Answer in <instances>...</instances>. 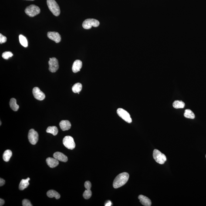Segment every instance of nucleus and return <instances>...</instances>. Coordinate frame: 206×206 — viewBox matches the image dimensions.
Wrapping results in <instances>:
<instances>
[{
    "instance_id": "obj_1",
    "label": "nucleus",
    "mask_w": 206,
    "mask_h": 206,
    "mask_svg": "<svg viewBox=\"0 0 206 206\" xmlns=\"http://www.w3.org/2000/svg\"><path fill=\"white\" fill-rule=\"evenodd\" d=\"M129 178L128 173L126 172L120 173L116 177L113 181V187L117 189L122 187L127 182Z\"/></svg>"
},
{
    "instance_id": "obj_2",
    "label": "nucleus",
    "mask_w": 206,
    "mask_h": 206,
    "mask_svg": "<svg viewBox=\"0 0 206 206\" xmlns=\"http://www.w3.org/2000/svg\"><path fill=\"white\" fill-rule=\"evenodd\" d=\"M47 5L50 11L55 16H59L60 13V8L55 0H47Z\"/></svg>"
},
{
    "instance_id": "obj_3",
    "label": "nucleus",
    "mask_w": 206,
    "mask_h": 206,
    "mask_svg": "<svg viewBox=\"0 0 206 206\" xmlns=\"http://www.w3.org/2000/svg\"><path fill=\"white\" fill-rule=\"evenodd\" d=\"M153 158L159 164H163L167 161L166 156L157 149L153 150Z\"/></svg>"
},
{
    "instance_id": "obj_4",
    "label": "nucleus",
    "mask_w": 206,
    "mask_h": 206,
    "mask_svg": "<svg viewBox=\"0 0 206 206\" xmlns=\"http://www.w3.org/2000/svg\"><path fill=\"white\" fill-rule=\"evenodd\" d=\"M41 10L39 7L35 5H31L27 7L25 10V13L30 17H34L40 13Z\"/></svg>"
},
{
    "instance_id": "obj_5",
    "label": "nucleus",
    "mask_w": 206,
    "mask_h": 206,
    "mask_svg": "<svg viewBox=\"0 0 206 206\" xmlns=\"http://www.w3.org/2000/svg\"><path fill=\"white\" fill-rule=\"evenodd\" d=\"M100 23L97 20L94 19H88L82 23V27L85 29H90L92 26L97 27L99 26Z\"/></svg>"
},
{
    "instance_id": "obj_6",
    "label": "nucleus",
    "mask_w": 206,
    "mask_h": 206,
    "mask_svg": "<svg viewBox=\"0 0 206 206\" xmlns=\"http://www.w3.org/2000/svg\"><path fill=\"white\" fill-rule=\"evenodd\" d=\"M117 113L118 115L125 121L129 123H131L132 120L130 115L126 110L121 108H119L117 109Z\"/></svg>"
},
{
    "instance_id": "obj_7",
    "label": "nucleus",
    "mask_w": 206,
    "mask_h": 206,
    "mask_svg": "<svg viewBox=\"0 0 206 206\" xmlns=\"http://www.w3.org/2000/svg\"><path fill=\"white\" fill-rule=\"evenodd\" d=\"M63 143L65 147L70 150L75 149L76 146L73 138L70 136H65L63 139Z\"/></svg>"
},
{
    "instance_id": "obj_8",
    "label": "nucleus",
    "mask_w": 206,
    "mask_h": 206,
    "mask_svg": "<svg viewBox=\"0 0 206 206\" xmlns=\"http://www.w3.org/2000/svg\"><path fill=\"white\" fill-rule=\"evenodd\" d=\"M28 138L30 143L32 145H35L39 140V135L37 132L34 129H31L29 131L28 135Z\"/></svg>"
},
{
    "instance_id": "obj_9",
    "label": "nucleus",
    "mask_w": 206,
    "mask_h": 206,
    "mask_svg": "<svg viewBox=\"0 0 206 206\" xmlns=\"http://www.w3.org/2000/svg\"><path fill=\"white\" fill-rule=\"evenodd\" d=\"M49 70L52 73H55L59 69L58 60L55 57L50 58L49 61Z\"/></svg>"
},
{
    "instance_id": "obj_10",
    "label": "nucleus",
    "mask_w": 206,
    "mask_h": 206,
    "mask_svg": "<svg viewBox=\"0 0 206 206\" xmlns=\"http://www.w3.org/2000/svg\"><path fill=\"white\" fill-rule=\"evenodd\" d=\"M32 93L34 97L38 100H42L45 98V93H43L39 88H34L32 90Z\"/></svg>"
},
{
    "instance_id": "obj_11",
    "label": "nucleus",
    "mask_w": 206,
    "mask_h": 206,
    "mask_svg": "<svg viewBox=\"0 0 206 206\" xmlns=\"http://www.w3.org/2000/svg\"><path fill=\"white\" fill-rule=\"evenodd\" d=\"M48 37L50 39L55 41L57 43H59L61 40L60 35L56 32H49L48 33Z\"/></svg>"
},
{
    "instance_id": "obj_12",
    "label": "nucleus",
    "mask_w": 206,
    "mask_h": 206,
    "mask_svg": "<svg viewBox=\"0 0 206 206\" xmlns=\"http://www.w3.org/2000/svg\"><path fill=\"white\" fill-rule=\"evenodd\" d=\"M54 157L59 161L66 162L68 161V158L66 156L60 152H56L54 154Z\"/></svg>"
},
{
    "instance_id": "obj_13",
    "label": "nucleus",
    "mask_w": 206,
    "mask_h": 206,
    "mask_svg": "<svg viewBox=\"0 0 206 206\" xmlns=\"http://www.w3.org/2000/svg\"><path fill=\"white\" fill-rule=\"evenodd\" d=\"M138 199L140 200V202L143 206H150L151 205V200L145 196L140 195L139 196Z\"/></svg>"
},
{
    "instance_id": "obj_14",
    "label": "nucleus",
    "mask_w": 206,
    "mask_h": 206,
    "mask_svg": "<svg viewBox=\"0 0 206 206\" xmlns=\"http://www.w3.org/2000/svg\"><path fill=\"white\" fill-rule=\"evenodd\" d=\"M46 161L48 165L51 168H54L57 167L59 164V160H57L54 158H48L46 159Z\"/></svg>"
},
{
    "instance_id": "obj_15",
    "label": "nucleus",
    "mask_w": 206,
    "mask_h": 206,
    "mask_svg": "<svg viewBox=\"0 0 206 206\" xmlns=\"http://www.w3.org/2000/svg\"><path fill=\"white\" fill-rule=\"evenodd\" d=\"M82 67V62L79 60H75L72 66V71L73 73H76L79 72Z\"/></svg>"
},
{
    "instance_id": "obj_16",
    "label": "nucleus",
    "mask_w": 206,
    "mask_h": 206,
    "mask_svg": "<svg viewBox=\"0 0 206 206\" xmlns=\"http://www.w3.org/2000/svg\"><path fill=\"white\" fill-rule=\"evenodd\" d=\"M61 130L63 131L69 130L71 128V124L70 122L68 120H62L59 124Z\"/></svg>"
},
{
    "instance_id": "obj_17",
    "label": "nucleus",
    "mask_w": 206,
    "mask_h": 206,
    "mask_svg": "<svg viewBox=\"0 0 206 206\" xmlns=\"http://www.w3.org/2000/svg\"><path fill=\"white\" fill-rule=\"evenodd\" d=\"M30 180L29 177L25 180L23 179L19 184V189L20 190H23L26 188L29 185V181Z\"/></svg>"
},
{
    "instance_id": "obj_18",
    "label": "nucleus",
    "mask_w": 206,
    "mask_h": 206,
    "mask_svg": "<svg viewBox=\"0 0 206 206\" xmlns=\"http://www.w3.org/2000/svg\"><path fill=\"white\" fill-rule=\"evenodd\" d=\"M47 195L49 198H52L55 197L56 199H59L60 197V195L57 192L53 190H49L47 193Z\"/></svg>"
},
{
    "instance_id": "obj_19",
    "label": "nucleus",
    "mask_w": 206,
    "mask_h": 206,
    "mask_svg": "<svg viewBox=\"0 0 206 206\" xmlns=\"http://www.w3.org/2000/svg\"><path fill=\"white\" fill-rule=\"evenodd\" d=\"M10 107L14 111H17L19 108V106L17 104V100L15 98H12L10 101Z\"/></svg>"
},
{
    "instance_id": "obj_20",
    "label": "nucleus",
    "mask_w": 206,
    "mask_h": 206,
    "mask_svg": "<svg viewBox=\"0 0 206 206\" xmlns=\"http://www.w3.org/2000/svg\"><path fill=\"white\" fill-rule=\"evenodd\" d=\"M12 155V152L10 150H7L4 152L3 155V159L4 161L8 162Z\"/></svg>"
},
{
    "instance_id": "obj_21",
    "label": "nucleus",
    "mask_w": 206,
    "mask_h": 206,
    "mask_svg": "<svg viewBox=\"0 0 206 206\" xmlns=\"http://www.w3.org/2000/svg\"><path fill=\"white\" fill-rule=\"evenodd\" d=\"M173 106L175 109H183L184 107L185 104L182 101L176 100L173 102Z\"/></svg>"
},
{
    "instance_id": "obj_22",
    "label": "nucleus",
    "mask_w": 206,
    "mask_h": 206,
    "mask_svg": "<svg viewBox=\"0 0 206 206\" xmlns=\"http://www.w3.org/2000/svg\"><path fill=\"white\" fill-rule=\"evenodd\" d=\"M46 132L48 133L51 134L54 136H56L58 133V128L55 126H49L47 129Z\"/></svg>"
},
{
    "instance_id": "obj_23",
    "label": "nucleus",
    "mask_w": 206,
    "mask_h": 206,
    "mask_svg": "<svg viewBox=\"0 0 206 206\" xmlns=\"http://www.w3.org/2000/svg\"><path fill=\"white\" fill-rule=\"evenodd\" d=\"M82 89V85L80 83H76L72 87V90L74 93H78L81 91Z\"/></svg>"
},
{
    "instance_id": "obj_24",
    "label": "nucleus",
    "mask_w": 206,
    "mask_h": 206,
    "mask_svg": "<svg viewBox=\"0 0 206 206\" xmlns=\"http://www.w3.org/2000/svg\"><path fill=\"white\" fill-rule=\"evenodd\" d=\"M184 116L187 118L191 119H194L195 118V115L190 109H186L185 111Z\"/></svg>"
},
{
    "instance_id": "obj_25",
    "label": "nucleus",
    "mask_w": 206,
    "mask_h": 206,
    "mask_svg": "<svg viewBox=\"0 0 206 206\" xmlns=\"http://www.w3.org/2000/svg\"><path fill=\"white\" fill-rule=\"evenodd\" d=\"M19 41L21 45L24 47L26 48L28 46V42L26 38L22 35H20L19 36Z\"/></svg>"
},
{
    "instance_id": "obj_26",
    "label": "nucleus",
    "mask_w": 206,
    "mask_h": 206,
    "mask_svg": "<svg viewBox=\"0 0 206 206\" xmlns=\"http://www.w3.org/2000/svg\"><path fill=\"white\" fill-rule=\"evenodd\" d=\"M92 195V192L91 189H86L85 190L83 194L84 198L86 199H89Z\"/></svg>"
},
{
    "instance_id": "obj_27",
    "label": "nucleus",
    "mask_w": 206,
    "mask_h": 206,
    "mask_svg": "<svg viewBox=\"0 0 206 206\" xmlns=\"http://www.w3.org/2000/svg\"><path fill=\"white\" fill-rule=\"evenodd\" d=\"M13 56V54L11 52H4L2 54V57L3 59L8 60L9 58L12 57Z\"/></svg>"
},
{
    "instance_id": "obj_28",
    "label": "nucleus",
    "mask_w": 206,
    "mask_h": 206,
    "mask_svg": "<svg viewBox=\"0 0 206 206\" xmlns=\"http://www.w3.org/2000/svg\"><path fill=\"white\" fill-rule=\"evenodd\" d=\"M22 205L23 206H32V205L29 200L24 199L22 201Z\"/></svg>"
},
{
    "instance_id": "obj_29",
    "label": "nucleus",
    "mask_w": 206,
    "mask_h": 206,
    "mask_svg": "<svg viewBox=\"0 0 206 206\" xmlns=\"http://www.w3.org/2000/svg\"><path fill=\"white\" fill-rule=\"evenodd\" d=\"M7 40L6 37L2 35V34H0V43L1 44L5 43L7 41Z\"/></svg>"
},
{
    "instance_id": "obj_30",
    "label": "nucleus",
    "mask_w": 206,
    "mask_h": 206,
    "mask_svg": "<svg viewBox=\"0 0 206 206\" xmlns=\"http://www.w3.org/2000/svg\"><path fill=\"white\" fill-rule=\"evenodd\" d=\"M85 186L86 189H91V184L90 181H86L85 183Z\"/></svg>"
},
{
    "instance_id": "obj_31",
    "label": "nucleus",
    "mask_w": 206,
    "mask_h": 206,
    "mask_svg": "<svg viewBox=\"0 0 206 206\" xmlns=\"http://www.w3.org/2000/svg\"><path fill=\"white\" fill-rule=\"evenodd\" d=\"M5 184V181L2 178H0V186H2Z\"/></svg>"
},
{
    "instance_id": "obj_32",
    "label": "nucleus",
    "mask_w": 206,
    "mask_h": 206,
    "mask_svg": "<svg viewBox=\"0 0 206 206\" xmlns=\"http://www.w3.org/2000/svg\"><path fill=\"white\" fill-rule=\"evenodd\" d=\"M5 201L2 198L0 199V206H2L4 205Z\"/></svg>"
},
{
    "instance_id": "obj_33",
    "label": "nucleus",
    "mask_w": 206,
    "mask_h": 206,
    "mask_svg": "<svg viewBox=\"0 0 206 206\" xmlns=\"http://www.w3.org/2000/svg\"><path fill=\"white\" fill-rule=\"evenodd\" d=\"M112 203L111 201H108L106 202V204H105V206H112Z\"/></svg>"
},
{
    "instance_id": "obj_34",
    "label": "nucleus",
    "mask_w": 206,
    "mask_h": 206,
    "mask_svg": "<svg viewBox=\"0 0 206 206\" xmlns=\"http://www.w3.org/2000/svg\"><path fill=\"white\" fill-rule=\"evenodd\" d=\"M26 1H34V0H26Z\"/></svg>"
},
{
    "instance_id": "obj_35",
    "label": "nucleus",
    "mask_w": 206,
    "mask_h": 206,
    "mask_svg": "<svg viewBox=\"0 0 206 206\" xmlns=\"http://www.w3.org/2000/svg\"><path fill=\"white\" fill-rule=\"evenodd\" d=\"M1 122V125H0L1 126V124H2V123H1V122Z\"/></svg>"
},
{
    "instance_id": "obj_36",
    "label": "nucleus",
    "mask_w": 206,
    "mask_h": 206,
    "mask_svg": "<svg viewBox=\"0 0 206 206\" xmlns=\"http://www.w3.org/2000/svg\"></svg>"
}]
</instances>
